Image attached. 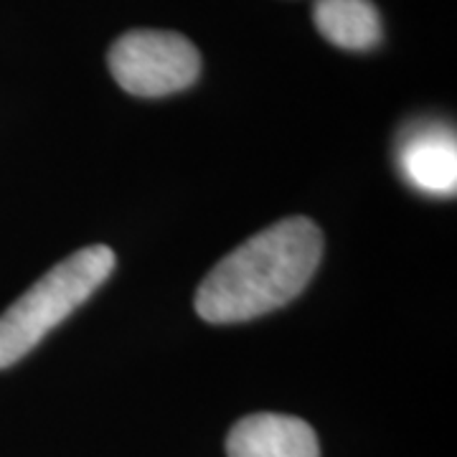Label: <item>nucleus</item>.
<instances>
[{"label": "nucleus", "instance_id": "1", "mask_svg": "<svg viewBox=\"0 0 457 457\" xmlns=\"http://www.w3.org/2000/svg\"><path fill=\"white\" fill-rule=\"evenodd\" d=\"M320 257L323 234L305 216L262 228L204 278L196 312L206 323L227 326L278 311L305 290Z\"/></svg>", "mask_w": 457, "mask_h": 457}, {"label": "nucleus", "instance_id": "2", "mask_svg": "<svg viewBox=\"0 0 457 457\" xmlns=\"http://www.w3.org/2000/svg\"><path fill=\"white\" fill-rule=\"evenodd\" d=\"M114 252L104 245L84 246L54 264L44 278L0 315V369L31 353L54 328L66 320L112 275Z\"/></svg>", "mask_w": 457, "mask_h": 457}, {"label": "nucleus", "instance_id": "3", "mask_svg": "<svg viewBox=\"0 0 457 457\" xmlns=\"http://www.w3.org/2000/svg\"><path fill=\"white\" fill-rule=\"evenodd\" d=\"M110 71L114 82L135 97H168L188 89L201 74V54L180 33L130 31L120 36L110 49Z\"/></svg>", "mask_w": 457, "mask_h": 457}, {"label": "nucleus", "instance_id": "4", "mask_svg": "<svg viewBox=\"0 0 457 457\" xmlns=\"http://www.w3.org/2000/svg\"><path fill=\"white\" fill-rule=\"evenodd\" d=\"M396 163L411 188L429 196H455L457 140L442 122H422L402 132Z\"/></svg>", "mask_w": 457, "mask_h": 457}, {"label": "nucleus", "instance_id": "5", "mask_svg": "<svg viewBox=\"0 0 457 457\" xmlns=\"http://www.w3.org/2000/svg\"><path fill=\"white\" fill-rule=\"evenodd\" d=\"M228 457H320L315 429L308 422L262 411L249 414L231 427L227 437Z\"/></svg>", "mask_w": 457, "mask_h": 457}, {"label": "nucleus", "instance_id": "6", "mask_svg": "<svg viewBox=\"0 0 457 457\" xmlns=\"http://www.w3.org/2000/svg\"><path fill=\"white\" fill-rule=\"evenodd\" d=\"M312 21L328 44L345 51H369L381 44L384 26L371 0H315Z\"/></svg>", "mask_w": 457, "mask_h": 457}]
</instances>
